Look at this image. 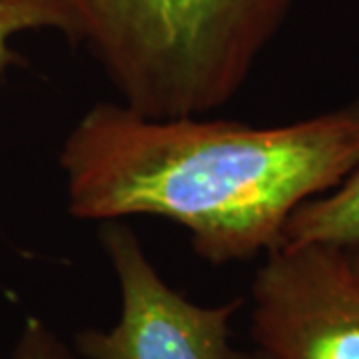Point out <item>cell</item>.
I'll return each instance as SVG.
<instances>
[{
  "instance_id": "obj_1",
  "label": "cell",
  "mask_w": 359,
  "mask_h": 359,
  "mask_svg": "<svg viewBox=\"0 0 359 359\" xmlns=\"http://www.w3.org/2000/svg\"><path fill=\"white\" fill-rule=\"evenodd\" d=\"M58 166L72 218L170 219L208 264H244L280 248L295 210L359 166V98L268 128L96 102L68 132Z\"/></svg>"
},
{
  "instance_id": "obj_2",
  "label": "cell",
  "mask_w": 359,
  "mask_h": 359,
  "mask_svg": "<svg viewBox=\"0 0 359 359\" xmlns=\"http://www.w3.org/2000/svg\"><path fill=\"white\" fill-rule=\"evenodd\" d=\"M134 112L205 116L244 88L294 0H46Z\"/></svg>"
},
{
  "instance_id": "obj_3",
  "label": "cell",
  "mask_w": 359,
  "mask_h": 359,
  "mask_svg": "<svg viewBox=\"0 0 359 359\" xmlns=\"http://www.w3.org/2000/svg\"><path fill=\"white\" fill-rule=\"evenodd\" d=\"M100 242L120 290L112 327H86L74 337L84 359H248L231 346V320L242 297L198 306L172 290L122 219L102 222Z\"/></svg>"
},
{
  "instance_id": "obj_4",
  "label": "cell",
  "mask_w": 359,
  "mask_h": 359,
  "mask_svg": "<svg viewBox=\"0 0 359 359\" xmlns=\"http://www.w3.org/2000/svg\"><path fill=\"white\" fill-rule=\"evenodd\" d=\"M250 337L266 359H359V280L346 250L282 244L252 282Z\"/></svg>"
},
{
  "instance_id": "obj_5",
  "label": "cell",
  "mask_w": 359,
  "mask_h": 359,
  "mask_svg": "<svg viewBox=\"0 0 359 359\" xmlns=\"http://www.w3.org/2000/svg\"><path fill=\"white\" fill-rule=\"evenodd\" d=\"M283 244H359V166L330 194L302 204L283 230Z\"/></svg>"
},
{
  "instance_id": "obj_6",
  "label": "cell",
  "mask_w": 359,
  "mask_h": 359,
  "mask_svg": "<svg viewBox=\"0 0 359 359\" xmlns=\"http://www.w3.org/2000/svg\"><path fill=\"white\" fill-rule=\"evenodd\" d=\"M58 16L46 0H0V72L20 62L13 39L28 30H58Z\"/></svg>"
},
{
  "instance_id": "obj_7",
  "label": "cell",
  "mask_w": 359,
  "mask_h": 359,
  "mask_svg": "<svg viewBox=\"0 0 359 359\" xmlns=\"http://www.w3.org/2000/svg\"><path fill=\"white\" fill-rule=\"evenodd\" d=\"M13 359H76L72 347L39 318H28L14 346Z\"/></svg>"
},
{
  "instance_id": "obj_8",
  "label": "cell",
  "mask_w": 359,
  "mask_h": 359,
  "mask_svg": "<svg viewBox=\"0 0 359 359\" xmlns=\"http://www.w3.org/2000/svg\"><path fill=\"white\" fill-rule=\"evenodd\" d=\"M347 254V262H349V268L353 271V276L359 280V244L353 245V248H349L346 250Z\"/></svg>"
},
{
  "instance_id": "obj_9",
  "label": "cell",
  "mask_w": 359,
  "mask_h": 359,
  "mask_svg": "<svg viewBox=\"0 0 359 359\" xmlns=\"http://www.w3.org/2000/svg\"><path fill=\"white\" fill-rule=\"evenodd\" d=\"M248 359H266V358H262V355H257L256 351H254L252 355H248Z\"/></svg>"
}]
</instances>
